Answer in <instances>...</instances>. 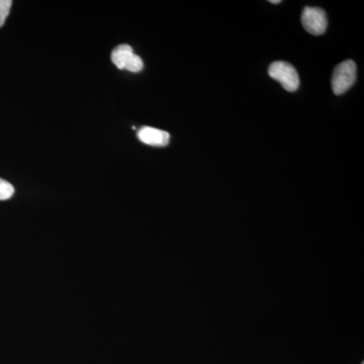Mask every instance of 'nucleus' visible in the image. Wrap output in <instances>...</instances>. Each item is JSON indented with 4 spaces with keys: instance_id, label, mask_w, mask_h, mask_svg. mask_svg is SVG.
<instances>
[{
    "instance_id": "nucleus-1",
    "label": "nucleus",
    "mask_w": 364,
    "mask_h": 364,
    "mask_svg": "<svg viewBox=\"0 0 364 364\" xmlns=\"http://www.w3.org/2000/svg\"><path fill=\"white\" fill-rule=\"evenodd\" d=\"M356 80V65L352 60L340 63L332 75V90L335 95H343L350 90Z\"/></svg>"
},
{
    "instance_id": "nucleus-2",
    "label": "nucleus",
    "mask_w": 364,
    "mask_h": 364,
    "mask_svg": "<svg viewBox=\"0 0 364 364\" xmlns=\"http://www.w3.org/2000/svg\"><path fill=\"white\" fill-rule=\"evenodd\" d=\"M268 74L274 80L279 81L284 90L294 92L299 88V77L296 68L287 62H273L268 69Z\"/></svg>"
},
{
    "instance_id": "nucleus-3",
    "label": "nucleus",
    "mask_w": 364,
    "mask_h": 364,
    "mask_svg": "<svg viewBox=\"0 0 364 364\" xmlns=\"http://www.w3.org/2000/svg\"><path fill=\"white\" fill-rule=\"evenodd\" d=\"M112 62L119 69L134 72L142 71L143 60L133 51L130 45L123 44L117 46L112 52Z\"/></svg>"
},
{
    "instance_id": "nucleus-4",
    "label": "nucleus",
    "mask_w": 364,
    "mask_h": 364,
    "mask_svg": "<svg viewBox=\"0 0 364 364\" xmlns=\"http://www.w3.org/2000/svg\"><path fill=\"white\" fill-rule=\"evenodd\" d=\"M301 23L306 32L320 36L328 26L327 14L318 7H305L301 14Z\"/></svg>"
},
{
    "instance_id": "nucleus-5",
    "label": "nucleus",
    "mask_w": 364,
    "mask_h": 364,
    "mask_svg": "<svg viewBox=\"0 0 364 364\" xmlns=\"http://www.w3.org/2000/svg\"><path fill=\"white\" fill-rule=\"evenodd\" d=\"M138 138L141 142L154 147H165L168 145L170 140L169 133L151 128V127H143L138 132Z\"/></svg>"
},
{
    "instance_id": "nucleus-6",
    "label": "nucleus",
    "mask_w": 364,
    "mask_h": 364,
    "mask_svg": "<svg viewBox=\"0 0 364 364\" xmlns=\"http://www.w3.org/2000/svg\"><path fill=\"white\" fill-rule=\"evenodd\" d=\"M14 195L13 184L0 178V200H9Z\"/></svg>"
},
{
    "instance_id": "nucleus-7",
    "label": "nucleus",
    "mask_w": 364,
    "mask_h": 364,
    "mask_svg": "<svg viewBox=\"0 0 364 364\" xmlns=\"http://www.w3.org/2000/svg\"><path fill=\"white\" fill-rule=\"evenodd\" d=\"M11 0H0V28L6 23L9 11H11Z\"/></svg>"
},
{
    "instance_id": "nucleus-8",
    "label": "nucleus",
    "mask_w": 364,
    "mask_h": 364,
    "mask_svg": "<svg viewBox=\"0 0 364 364\" xmlns=\"http://www.w3.org/2000/svg\"><path fill=\"white\" fill-rule=\"evenodd\" d=\"M272 4H282V1H280V0H272Z\"/></svg>"
}]
</instances>
